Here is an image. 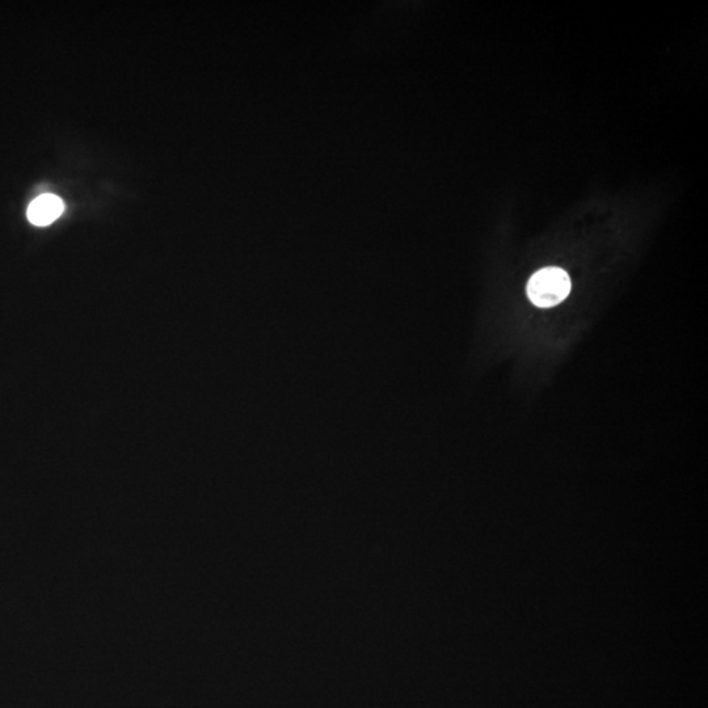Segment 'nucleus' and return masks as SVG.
I'll return each mask as SVG.
<instances>
[{
	"mask_svg": "<svg viewBox=\"0 0 708 708\" xmlns=\"http://www.w3.org/2000/svg\"><path fill=\"white\" fill-rule=\"evenodd\" d=\"M63 209H65V205H63L61 198L46 193V195L37 197L35 201H32V204L29 205L27 216L29 222L33 223V225L44 227L57 221L62 216Z\"/></svg>",
	"mask_w": 708,
	"mask_h": 708,
	"instance_id": "nucleus-2",
	"label": "nucleus"
},
{
	"mask_svg": "<svg viewBox=\"0 0 708 708\" xmlns=\"http://www.w3.org/2000/svg\"><path fill=\"white\" fill-rule=\"evenodd\" d=\"M571 280L560 268H543L530 278L528 295L535 306L549 309L562 303L571 292Z\"/></svg>",
	"mask_w": 708,
	"mask_h": 708,
	"instance_id": "nucleus-1",
	"label": "nucleus"
}]
</instances>
